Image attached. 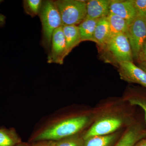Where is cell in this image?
Returning a JSON list of instances; mask_svg holds the SVG:
<instances>
[{
	"label": "cell",
	"mask_w": 146,
	"mask_h": 146,
	"mask_svg": "<svg viewBox=\"0 0 146 146\" xmlns=\"http://www.w3.org/2000/svg\"><path fill=\"white\" fill-rule=\"evenodd\" d=\"M89 116L77 114L63 116L53 115L33 132L29 143L42 141H57L79 134L90 121Z\"/></svg>",
	"instance_id": "cell-1"
},
{
	"label": "cell",
	"mask_w": 146,
	"mask_h": 146,
	"mask_svg": "<svg viewBox=\"0 0 146 146\" xmlns=\"http://www.w3.org/2000/svg\"><path fill=\"white\" fill-rule=\"evenodd\" d=\"M39 16L42 25V46L49 53L54 32L56 29L63 26L60 13L54 1H43Z\"/></svg>",
	"instance_id": "cell-2"
},
{
	"label": "cell",
	"mask_w": 146,
	"mask_h": 146,
	"mask_svg": "<svg viewBox=\"0 0 146 146\" xmlns=\"http://www.w3.org/2000/svg\"><path fill=\"white\" fill-rule=\"evenodd\" d=\"M108 61L119 65L126 61L133 62V54L127 35L120 33L112 36L100 47Z\"/></svg>",
	"instance_id": "cell-3"
},
{
	"label": "cell",
	"mask_w": 146,
	"mask_h": 146,
	"mask_svg": "<svg viewBox=\"0 0 146 146\" xmlns=\"http://www.w3.org/2000/svg\"><path fill=\"white\" fill-rule=\"evenodd\" d=\"M86 1L79 0L54 1L63 26H78L84 20L86 16Z\"/></svg>",
	"instance_id": "cell-4"
},
{
	"label": "cell",
	"mask_w": 146,
	"mask_h": 146,
	"mask_svg": "<svg viewBox=\"0 0 146 146\" xmlns=\"http://www.w3.org/2000/svg\"><path fill=\"white\" fill-rule=\"evenodd\" d=\"M127 36L133 59L137 60L140 50L146 40V18L136 16L129 26Z\"/></svg>",
	"instance_id": "cell-5"
},
{
	"label": "cell",
	"mask_w": 146,
	"mask_h": 146,
	"mask_svg": "<svg viewBox=\"0 0 146 146\" xmlns=\"http://www.w3.org/2000/svg\"><path fill=\"white\" fill-rule=\"evenodd\" d=\"M123 124L121 118L117 117H105L94 123L82 135L84 140L94 136H103L114 133Z\"/></svg>",
	"instance_id": "cell-6"
},
{
	"label": "cell",
	"mask_w": 146,
	"mask_h": 146,
	"mask_svg": "<svg viewBox=\"0 0 146 146\" xmlns=\"http://www.w3.org/2000/svg\"><path fill=\"white\" fill-rule=\"evenodd\" d=\"M66 56V42L62 27L56 29L53 34L48 63L61 65Z\"/></svg>",
	"instance_id": "cell-7"
},
{
	"label": "cell",
	"mask_w": 146,
	"mask_h": 146,
	"mask_svg": "<svg viewBox=\"0 0 146 146\" xmlns=\"http://www.w3.org/2000/svg\"><path fill=\"white\" fill-rule=\"evenodd\" d=\"M118 71L121 79L129 83L140 84L146 89V72L133 62L126 61L119 64Z\"/></svg>",
	"instance_id": "cell-8"
},
{
	"label": "cell",
	"mask_w": 146,
	"mask_h": 146,
	"mask_svg": "<svg viewBox=\"0 0 146 146\" xmlns=\"http://www.w3.org/2000/svg\"><path fill=\"white\" fill-rule=\"evenodd\" d=\"M146 137V127L143 124L133 122L129 126L125 132L114 146H134Z\"/></svg>",
	"instance_id": "cell-9"
},
{
	"label": "cell",
	"mask_w": 146,
	"mask_h": 146,
	"mask_svg": "<svg viewBox=\"0 0 146 146\" xmlns=\"http://www.w3.org/2000/svg\"><path fill=\"white\" fill-rule=\"evenodd\" d=\"M110 12L122 18L129 25L137 16L136 9L131 0H111Z\"/></svg>",
	"instance_id": "cell-10"
},
{
	"label": "cell",
	"mask_w": 146,
	"mask_h": 146,
	"mask_svg": "<svg viewBox=\"0 0 146 146\" xmlns=\"http://www.w3.org/2000/svg\"><path fill=\"white\" fill-rule=\"evenodd\" d=\"M111 0H90L86 1V18L97 19L107 17Z\"/></svg>",
	"instance_id": "cell-11"
},
{
	"label": "cell",
	"mask_w": 146,
	"mask_h": 146,
	"mask_svg": "<svg viewBox=\"0 0 146 146\" xmlns=\"http://www.w3.org/2000/svg\"><path fill=\"white\" fill-rule=\"evenodd\" d=\"M66 42V55L79 44L81 42L78 26L64 25L62 26Z\"/></svg>",
	"instance_id": "cell-12"
},
{
	"label": "cell",
	"mask_w": 146,
	"mask_h": 146,
	"mask_svg": "<svg viewBox=\"0 0 146 146\" xmlns=\"http://www.w3.org/2000/svg\"><path fill=\"white\" fill-rule=\"evenodd\" d=\"M107 18L109 24V39L120 33H124L127 35L129 25L125 20L110 12L108 15Z\"/></svg>",
	"instance_id": "cell-13"
},
{
	"label": "cell",
	"mask_w": 146,
	"mask_h": 146,
	"mask_svg": "<svg viewBox=\"0 0 146 146\" xmlns=\"http://www.w3.org/2000/svg\"><path fill=\"white\" fill-rule=\"evenodd\" d=\"M109 34V24L107 17L100 18L94 33L95 42L99 46H102L108 41Z\"/></svg>",
	"instance_id": "cell-14"
},
{
	"label": "cell",
	"mask_w": 146,
	"mask_h": 146,
	"mask_svg": "<svg viewBox=\"0 0 146 146\" xmlns=\"http://www.w3.org/2000/svg\"><path fill=\"white\" fill-rule=\"evenodd\" d=\"M100 19L85 18L78 25L81 42L90 41L95 42L94 33Z\"/></svg>",
	"instance_id": "cell-15"
},
{
	"label": "cell",
	"mask_w": 146,
	"mask_h": 146,
	"mask_svg": "<svg viewBox=\"0 0 146 146\" xmlns=\"http://www.w3.org/2000/svg\"><path fill=\"white\" fill-rule=\"evenodd\" d=\"M118 137L117 133L93 136L84 140V146H112Z\"/></svg>",
	"instance_id": "cell-16"
},
{
	"label": "cell",
	"mask_w": 146,
	"mask_h": 146,
	"mask_svg": "<svg viewBox=\"0 0 146 146\" xmlns=\"http://www.w3.org/2000/svg\"><path fill=\"white\" fill-rule=\"evenodd\" d=\"M13 129H0V146H15L22 142Z\"/></svg>",
	"instance_id": "cell-17"
},
{
	"label": "cell",
	"mask_w": 146,
	"mask_h": 146,
	"mask_svg": "<svg viewBox=\"0 0 146 146\" xmlns=\"http://www.w3.org/2000/svg\"><path fill=\"white\" fill-rule=\"evenodd\" d=\"M126 99L131 105L138 106L144 110L146 122V93L133 91Z\"/></svg>",
	"instance_id": "cell-18"
},
{
	"label": "cell",
	"mask_w": 146,
	"mask_h": 146,
	"mask_svg": "<svg viewBox=\"0 0 146 146\" xmlns=\"http://www.w3.org/2000/svg\"><path fill=\"white\" fill-rule=\"evenodd\" d=\"M43 1L42 0H25L23 7L25 12L32 17L39 16Z\"/></svg>",
	"instance_id": "cell-19"
},
{
	"label": "cell",
	"mask_w": 146,
	"mask_h": 146,
	"mask_svg": "<svg viewBox=\"0 0 146 146\" xmlns=\"http://www.w3.org/2000/svg\"><path fill=\"white\" fill-rule=\"evenodd\" d=\"M55 146H84V140L78 134L55 141Z\"/></svg>",
	"instance_id": "cell-20"
},
{
	"label": "cell",
	"mask_w": 146,
	"mask_h": 146,
	"mask_svg": "<svg viewBox=\"0 0 146 146\" xmlns=\"http://www.w3.org/2000/svg\"><path fill=\"white\" fill-rule=\"evenodd\" d=\"M137 13V16L146 18V0H131Z\"/></svg>",
	"instance_id": "cell-21"
},
{
	"label": "cell",
	"mask_w": 146,
	"mask_h": 146,
	"mask_svg": "<svg viewBox=\"0 0 146 146\" xmlns=\"http://www.w3.org/2000/svg\"><path fill=\"white\" fill-rule=\"evenodd\" d=\"M137 60L138 62L146 61V40L140 50Z\"/></svg>",
	"instance_id": "cell-22"
},
{
	"label": "cell",
	"mask_w": 146,
	"mask_h": 146,
	"mask_svg": "<svg viewBox=\"0 0 146 146\" xmlns=\"http://www.w3.org/2000/svg\"><path fill=\"white\" fill-rule=\"evenodd\" d=\"M30 146H55V141H42L31 143Z\"/></svg>",
	"instance_id": "cell-23"
},
{
	"label": "cell",
	"mask_w": 146,
	"mask_h": 146,
	"mask_svg": "<svg viewBox=\"0 0 146 146\" xmlns=\"http://www.w3.org/2000/svg\"><path fill=\"white\" fill-rule=\"evenodd\" d=\"M6 17L4 15L0 13V27L4 26L6 23Z\"/></svg>",
	"instance_id": "cell-24"
},
{
	"label": "cell",
	"mask_w": 146,
	"mask_h": 146,
	"mask_svg": "<svg viewBox=\"0 0 146 146\" xmlns=\"http://www.w3.org/2000/svg\"><path fill=\"white\" fill-rule=\"evenodd\" d=\"M134 146H146V137L138 141Z\"/></svg>",
	"instance_id": "cell-25"
},
{
	"label": "cell",
	"mask_w": 146,
	"mask_h": 146,
	"mask_svg": "<svg viewBox=\"0 0 146 146\" xmlns=\"http://www.w3.org/2000/svg\"><path fill=\"white\" fill-rule=\"evenodd\" d=\"M138 63H139V66L138 67H140L146 72V61H145V62H139Z\"/></svg>",
	"instance_id": "cell-26"
},
{
	"label": "cell",
	"mask_w": 146,
	"mask_h": 146,
	"mask_svg": "<svg viewBox=\"0 0 146 146\" xmlns=\"http://www.w3.org/2000/svg\"><path fill=\"white\" fill-rule=\"evenodd\" d=\"M31 143H29L22 142L15 146H30Z\"/></svg>",
	"instance_id": "cell-27"
},
{
	"label": "cell",
	"mask_w": 146,
	"mask_h": 146,
	"mask_svg": "<svg viewBox=\"0 0 146 146\" xmlns=\"http://www.w3.org/2000/svg\"><path fill=\"white\" fill-rule=\"evenodd\" d=\"M3 1H2V0H0V4H1V3H2L3 2Z\"/></svg>",
	"instance_id": "cell-28"
}]
</instances>
